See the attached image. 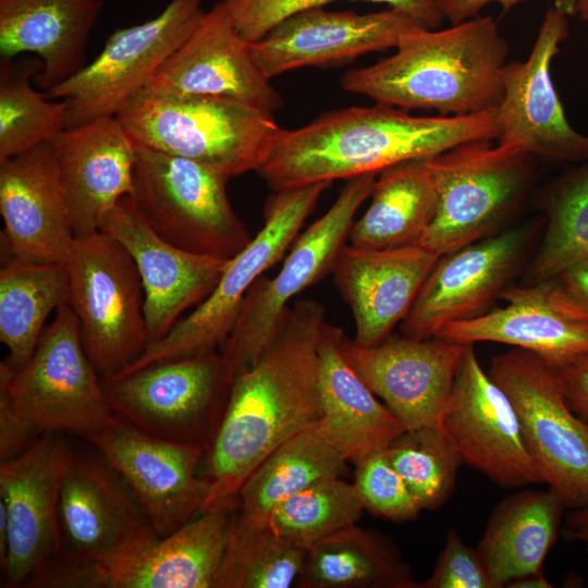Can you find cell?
<instances>
[{
    "instance_id": "obj_33",
    "label": "cell",
    "mask_w": 588,
    "mask_h": 588,
    "mask_svg": "<svg viewBox=\"0 0 588 588\" xmlns=\"http://www.w3.org/2000/svg\"><path fill=\"white\" fill-rule=\"evenodd\" d=\"M370 198L365 213L351 226V245L388 249L417 244L438 206L426 159L404 161L378 173Z\"/></svg>"
},
{
    "instance_id": "obj_9",
    "label": "cell",
    "mask_w": 588,
    "mask_h": 588,
    "mask_svg": "<svg viewBox=\"0 0 588 588\" xmlns=\"http://www.w3.org/2000/svg\"><path fill=\"white\" fill-rule=\"evenodd\" d=\"M0 391L23 420L42 432L70 431L85 438L117 418L68 303L56 310L24 366L12 370L0 363Z\"/></svg>"
},
{
    "instance_id": "obj_47",
    "label": "cell",
    "mask_w": 588,
    "mask_h": 588,
    "mask_svg": "<svg viewBox=\"0 0 588 588\" xmlns=\"http://www.w3.org/2000/svg\"><path fill=\"white\" fill-rule=\"evenodd\" d=\"M555 278L588 307V259L572 265Z\"/></svg>"
},
{
    "instance_id": "obj_27",
    "label": "cell",
    "mask_w": 588,
    "mask_h": 588,
    "mask_svg": "<svg viewBox=\"0 0 588 588\" xmlns=\"http://www.w3.org/2000/svg\"><path fill=\"white\" fill-rule=\"evenodd\" d=\"M0 213L11 258L66 261L75 235L49 143L0 160Z\"/></svg>"
},
{
    "instance_id": "obj_39",
    "label": "cell",
    "mask_w": 588,
    "mask_h": 588,
    "mask_svg": "<svg viewBox=\"0 0 588 588\" xmlns=\"http://www.w3.org/2000/svg\"><path fill=\"white\" fill-rule=\"evenodd\" d=\"M363 510L353 483L328 477L282 501L271 512L268 525L282 539L308 550L324 537L356 524Z\"/></svg>"
},
{
    "instance_id": "obj_18",
    "label": "cell",
    "mask_w": 588,
    "mask_h": 588,
    "mask_svg": "<svg viewBox=\"0 0 588 588\" xmlns=\"http://www.w3.org/2000/svg\"><path fill=\"white\" fill-rule=\"evenodd\" d=\"M568 34L567 15L551 7L527 59L504 65L497 142L538 158L581 163L588 160V135L567 121L551 77L552 60Z\"/></svg>"
},
{
    "instance_id": "obj_4",
    "label": "cell",
    "mask_w": 588,
    "mask_h": 588,
    "mask_svg": "<svg viewBox=\"0 0 588 588\" xmlns=\"http://www.w3.org/2000/svg\"><path fill=\"white\" fill-rule=\"evenodd\" d=\"M117 118L135 147L195 160L229 179L257 172L282 128L273 113L213 97L139 93Z\"/></svg>"
},
{
    "instance_id": "obj_19",
    "label": "cell",
    "mask_w": 588,
    "mask_h": 588,
    "mask_svg": "<svg viewBox=\"0 0 588 588\" xmlns=\"http://www.w3.org/2000/svg\"><path fill=\"white\" fill-rule=\"evenodd\" d=\"M60 558L65 563L111 560L158 538L120 475L97 452L72 451L59 501Z\"/></svg>"
},
{
    "instance_id": "obj_5",
    "label": "cell",
    "mask_w": 588,
    "mask_h": 588,
    "mask_svg": "<svg viewBox=\"0 0 588 588\" xmlns=\"http://www.w3.org/2000/svg\"><path fill=\"white\" fill-rule=\"evenodd\" d=\"M492 142L464 143L426 159L438 206L418 245L439 256L456 250L488 236L523 203L538 157Z\"/></svg>"
},
{
    "instance_id": "obj_36",
    "label": "cell",
    "mask_w": 588,
    "mask_h": 588,
    "mask_svg": "<svg viewBox=\"0 0 588 588\" xmlns=\"http://www.w3.org/2000/svg\"><path fill=\"white\" fill-rule=\"evenodd\" d=\"M547 224L526 284L558 277L588 259V160L555 177L542 192Z\"/></svg>"
},
{
    "instance_id": "obj_20",
    "label": "cell",
    "mask_w": 588,
    "mask_h": 588,
    "mask_svg": "<svg viewBox=\"0 0 588 588\" xmlns=\"http://www.w3.org/2000/svg\"><path fill=\"white\" fill-rule=\"evenodd\" d=\"M531 234L509 229L441 255L401 322L403 334L433 338L448 323L489 311L520 269Z\"/></svg>"
},
{
    "instance_id": "obj_37",
    "label": "cell",
    "mask_w": 588,
    "mask_h": 588,
    "mask_svg": "<svg viewBox=\"0 0 588 588\" xmlns=\"http://www.w3.org/2000/svg\"><path fill=\"white\" fill-rule=\"evenodd\" d=\"M1 59L0 160L48 143L65 127L68 103L35 89L38 58Z\"/></svg>"
},
{
    "instance_id": "obj_13",
    "label": "cell",
    "mask_w": 588,
    "mask_h": 588,
    "mask_svg": "<svg viewBox=\"0 0 588 588\" xmlns=\"http://www.w3.org/2000/svg\"><path fill=\"white\" fill-rule=\"evenodd\" d=\"M203 1L171 0L155 17L115 29L90 63L46 90L68 103L64 128L117 117L196 29Z\"/></svg>"
},
{
    "instance_id": "obj_15",
    "label": "cell",
    "mask_w": 588,
    "mask_h": 588,
    "mask_svg": "<svg viewBox=\"0 0 588 588\" xmlns=\"http://www.w3.org/2000/svg\"><path fill=\"white\" fill-rule=\"evenodd\" d=\"M85 438L124 480L158 537L204 511L210 483L196 475L204 446L151 436L119 416Z\"/></svg>"
},
{
    "instance_id": "obj_53",
    "label": "cell",
    "mask_w": 588,
    "mask_h": 588,
    "mask_svg": "<svg viewBox=\"0 0 588 588\" xmlns=\"http://www.w3.org/2000/svg\"><path fill=\"white\" fill-rule=\"evenodd\" d=\"M587 586H588V577H587Z\"/></svg>"
},
{
    "instance_id": "obj_44",
    "label": "cell",
    "mask_w": 588,
    "mask_h": 588,
    "mask_svg": "<svg viewBox=\"0 0 588 588\" xmlns=\"http://www.w3.org/2000/svg\"><path fill=\"white\" fill-rule=\"evenodd\" d=\"M45 433L23 420L0 391V463L17 457Z\"/></svg>"
},
{
    "instance_id": "obj_29",
    "label": "cell",
    "mask_w": 588,
    "mask_h": 588,
    "mask_svg": "<svg viewBox=\"0 0 588 588\" xmlns=\"http://www.w3.org/2000/svg\"><path fill=\"white\" fill-rule=\"evenodd\" d=\"M342 329L323 320L317 342L321 430L348 462L384 450L406 429L376 399L340 347Z\"/></svg>"
},
{
    "instance_id": "obj_2",
    "label": "cell",
    "mask_w": 588,
    "mask_h": 588,
    "mask_svg": "<svg viewBox=\"0 0 588 588\" xmlns=\"http://www.w3.org/2000/svg\"><path fill=\"white\" fill-rule=\"evenodd\" d=\"M495 109L426 117L376 102L327 111L298 128H281L257 173L273 192L378 174L464 143L497 140Z\"/></svg>"
},
{
    "instance_id": "obj_48",
    "label": "cell",
    "mask_w": 588,
    "mask_h": 588,
    "mask_svg": "<svg viewBox=\"0 0 588 588\" xmlns=\"http://www.w3.org/2000/svg\"><path fill=\"white\" fill-rule=\"evenodd\" d=\"M562 534L566 540L581 542L588 551V505L569 511Z\"/></svg>"
},
{
    "instance_id": "obj_1",
    "label": "cell",
    "mask_w": 588,
    "mask_h": 588,
    "mask_svg": "<svg viewBox=\"0 0 588 588\" xmlns=\"http://www.w3.org/2000/svg\"><path fill=\"white\" fill-rule=\"evenodd\" d=\"M324 309L315 299L291 304L280 330L234 377L209 445L210 492L204 510L235 502L256 467L284 441L320 419L317 342Z\"/></svg>"
},
{
    "instance_id": "obj_14",
    "label": "cell",
    "mask_w": 588,
    "mask_h": 588,
    "mask_svg": "<svg viewBox=\"0 0 588 588\" xmlns=\"http://www.w3.org/2000/svg\"><path fill=\"white\" fill-rule=\"evenodd\" d=\"M235 502L201 511L166 537L97 563L56 562L35 588H213Z\"/></svg>"
},
{
    "instance_id": "obj_42",
    "label": "cell",
    "mask_w": 588,
    "mask_h": 588,
    "mask_svg": "<svg viewBox=\"0 0 588 588\" xmlns=\"http://www.w3.org/2000/svg\"><path fill=\"white\" fill-rule=\"evenodd\" d=\"M354 464L353 485L365 510L394 522L418 516L421 507L384 450L368 454Z\"/></svg>"
},
{
    "instance_id": "obj_6",
    "label": "cell",
    "mask_w": 588,
    "mask_h": 588,
    "mask_svg": "<svg viewBox=\"0 0 588 588\" xmlns=\"http://www.w3.org/2000/svg\"><path fill=\"white\" fill-rule=\"evenodd\" d=\"M68 305L101 378L121 373L149 345L144 290L128 252L103 231L75 236L65 261Z\"/></svg>"
},
{
    "instance_id": "obj_21",
    "label": "cell",
    "mask_w": 588,
    "mask_h": 588,
    "mask_svg": "<svg viewBox=\"0 0 588 588\" xmlns=\"http://www.w3.org/2000/svg\"><path fill=\"white\" fill-rule=\"evenodd\" d=\"M140 93L222 98L270 113L283 106L281 95L257 65L250 42L240 35L223 0L205 12L196 29Z\"/></svg>"
},
{
    "instance_id": "obj_22",
    "label": "cell",
    "mask_w": 588,
    "mask_h": 588,
    "mask_svg": "<svg viewBox=\"0 0 588 588\" xmlns=\"http://www.w3.org/2000/svg\"><path fill=\"white\" fill-rule=\"evenodd\" d=\"M340 347L406 430L439 425L465 344L437 336L389 335L376 345L359 346L342 331Z\"/></svg>"
},
{
    "instance_id": "obj_3",
    "label": "cell",
    "mask_w": 588,
    "mask_h": 588,
    "mask_svg": "<svg viewBox=\"0 0 588 588\" xmlns=\"http://www.w3.org/2000/svg\"><path fill=\"white\" fill-rule=\"evenodd\" d=\"M509 51L498 22L477 15L408 33L392 56L347 71L341 83L348 93L404 110L473 114L499 106Z\"/></svg>"
},
{
    "instance_id": "obj_45",
    "label": "cell",
    "mask_w": 588,
    "mask_h": 588,
    "mask_svg": "<svg viewBox=\"0 0 588 588\" xmlns=\"http://www.w3.org/2000/svg\"><path fill=\"white\" fill-rule=\"evenodd\" d=\"M554 369L569 406L588 421V353Z\"/></svg>"
},
{
    "instance_id": "obj_52",
    "label": "cell",
    "mask_w": 588,
    "mask_h": 588,
    "mask_svg": "<svg viewBox=\"0 0 588 588\" xmlns=\"http://www.w3.org/2000/svg\"><path fill=\"white\" fill-rule=\"evenodd\" d=\"M575 14H577L581 21L588 22V0H576Z\"/></svg>"
},
{
    "instance_id": "obj_38",
    "label": "cell",
    "mask_w": 588,
    "mask_h": 588,
    "mask_svg": "<svg viewBox=\"0 0 588 588\" xmlns=\"http://www.w3.org/2000/svg\"><path fill=\"white\" fill-rule=\"evenodd\" d=\"M306 552L269 525L247 528L232 523L213 588H289L296 585Z\"/></svg>"
},
{
    "instance_id": "obj_51",
    "label": "cell",
    "mask_w": 588,
    "mask_h": 588,
    "mask_svg": "<svg viewBox=\"0 0 588 588\" xmlns=\"http://www.w3.org/2000/svg\"><path fill=\"white\" fill-rule=\"evenodd\" d=\"M575 4L576 0H554L553 7L565 13L567 16H571L575 14Z\"/></svg>"
},
{
    "instance_id": "obj_24",
    "label": "cell",
    "mask_w": 588,
    "mask_h": 588,
    "mask_svg": "<svg viewBox=\"0 0 588 588\" xmlns=\"http://www.w3.org/2000/svg\"><path fill=\"white\" fill-rule=\"evenodd\" d=\"M420 28L426 27L392 8L359 14L318 7L284 19L264 38L250 42V49L271 79L292 70L336 66L369 52L396 48L406 34Z\"/></svg>"
},
{
    "instance_id": "obj_50",
    "label": "cell",
    "mask_w": 588,
    "mask_h": 588,
    "mask_svg": "<svg viewBox=\"0 0 588 588\" xmlns=\"http://www.w3.org/2000/svg\"><path fill=\"white\" fill-rule=\"evenodd\" d=\"M8 552V516L5 505L0 500V565L5 561Z\"/></svg>"
},
{
    "instance_id": "obj_7",
    "label": "cell",
    "mask_w": 588,
    "mask_h": 588,
    "mask_svg": "<svg viewBox=\"0 0 588 588\" xmlns=\"http://www.w3.org/2000/svg\"><path fill=\"white\" fill-rule=\"evenodd\" d=\"M228 180L195 160L136 147L130 198L149 226L171 244L231 259L252 236L230 203Z\"/></svg>"
},
{
    "instance_id": "obj_30",
    "label": "cell",
    "mask_w": 588,
    "mask_h": 588,
    "mask_svg": "<svg viewBox=\"0 0 588 588\" xmlns=\"http://www.w3.org/2000/svg\"><path fill=\"white\" fill-rule=\"evenodd\" d=\"M102 7V0H0L1 59L34 54L42 63L34 81L50 89L85 65Z\"/></svg>"
},
{
    "instance_id": "obj_12",
    "label": "cell",
    "mask_w": 588,
    "mask_h": 588,
    "mask_svg": "<svg viewBox=\"0 0 588 588\" xmlns=\"http://www.w3.org/2000/svg\"><path fill=\"white\" fill-rule=\"evenodd\" d=\"M378 174L346 180L335 201L296 237L275 277H259L246 293L235 324L219 350L234 377L272 341L293 298L332 272L354 217L370 197Z\"/></svg>"
},
{
    "instance_id": "obj_17",
    "label": "cell",
    "mask_w": 588,
    "mask_h": 588,
    "mask_svg": "<svg viewBox=\"0 0 588 588\" xmlns=\"http://www.w3.org/2000/svg\"><path fill=\"white\" fill-rule=\"evenodd\" d=\"M438 427L464 464L510 489L543 483L523 440L516 412L486 372L474 344L465 351Z\"/></svg>"
},
{
    "instance_id": "obj_23",
    "label": "cell",
    "mask_w": 588,
    "mask_h": 588,
    "mask_svg": "<svg viewBox=\"0 0 588 588\" xmlns=\"http://www.w3.org/2000/svg\"><path fill=\"white\" fill-rule=\"evenodd\" d=\"M506 305L445 324L436 334L461 344L497 342L531 352L553 368L588 353V307L558 278L509 286Z\"/></svg>"
},
{
    "instance_id": "obj_10",
    "label": "cell",
    "mask_w": 588,
    "mask_h": 588,
    "mask_svg": "<svg viewBox=\"0 0 588 588\" xmlns=\"http://www.w3.org/2000/svg\"><path fill=\"white\" fill-rule=\"evenodd\" d=\"M233 380L220 351L101 378L117 416L151 436L206 450L221 421Z\"/></svg>"
},
{
    "instance_id": "obj_31",
    "label": "cell",
    "mask_w": 588,
    "mask_h": 588,
    "mask_svg": "<svg viewBox=\"0 0 588 588\" xmlns=\"http://www.w3.org/2000/svg\"><path fill=\"white\" fill-rule=\"evenodd\" d=\"M565 505L550 489L523 490L499 502L477 546L492 588L542 572L556 540Z\"/></svg>"
},
{
    "instance_id": "obj_43",
    "label": "cell",
    "mask_w": 588,
    "mask_h": 588,
    "mask_svg": "<svg viewBox=\"0 0 588 588\" xmlns=\"http://www.w3.org/2000/svg\"><path fill=\"white\" fill-rule=\"evenodd\" d=\"M419 588H492L486 565L477 551L464 543L452 528L433 572Z\"/></svg>"
},
{
    "instance_id": "obj_11",
    "label": "cell",
    "mask_w": 588,
    "mask_h": 588,
    "mask_svg": "<svg viewBox=\"0 0 588 588\" xmlns=\"http://www.w3.org/2000/svg\"><path fill=\"white\" fill-rule=\"evenodd\" d=\"M488 373L507 394L543 483L568 510L588 505V421L569 406L555 369L513 347L492 357Z\"/></svg>"
},
{
    "instance_id": "obj_34",
    "label": "cell",
    "mask_w": 588,
    "mask_h": 588,
    "mask_svg": "<svg viewBox=\"0 0 588 588\" xmlns=\"http://www.w3.org/2000/svg\"><path fill=\"white\" fill-rule=\"evenodd\" d=\"M299 588H419L396 546L382 534L348 525L306 552Z\"/></svg>"
},
{
    "instance_id": "obj_49",
    "label": "cell",
    "mask_w": 588,
    "mask_h": 588,
    "mask_svg": "<svg viewBox=\"0 0 588 588\" xmlns=\"http://www.w3.org/2000/svg\"><path fill=\"white\" fill-rule=\"evenodd\" d=\"M507 588H552L542 572L530 573L511 580Z\"/></svg>"
},
{
    "instance_id": "obj_16",
    "label": "cell",
    "mask_w": 588,
    "mask_h": 588,
    "mask_svg": "<svg viewBox=\"0 0 588 588\" xmlns=\"http://www.w3.org/2000/svg\"><path fill=\"white\" fill-rule=\"evenodd\" d=\"M72 450L56 431L0 463V500L8 516L2 587H27L60 558L59 501Z\"/></svg>"
},
{
    "instance_id": "obj_25",
    "label": "cell",
    "mask_w": 588,
    "mask_h": 588,
    "mask_svg": "<svg viewBox=\"0 0 588 588\" xmlns=\"http://www.w3.org/2000/svg\"><path fill=\"white\" fill-rule=\"evenodd\" d=\"M101 231L121 243L136 265L149 344L163 338L184 311L206 299L230 260L171 244L149 226L130 197L119 201Z\"/></svg>"
},
{
    "instance_id": "obj_41",
    "label": "cell",
    "mask_w": 588,
    "mask_h": 588,
    "mask_svg": "<svg viewBox=\"0 0 588 588\" xmlns=\"http://www.w3.org/2000/svg\"><path fill=\"white\" fill-rule=\"evenodd\" d=\"M240 35L248 42L264 38L271 28L299 11L341 0H223ZM388 4L429 29L444 20L434 0H345Z\"/></svg>"
},
{
    "instance_id": "obj_46",
    "label": "cell",
    "mask_w": 588,
    "mask_h": 588,
    "mask_svg": "<svg viewBox=\"0 0 588 588\" xmlns=\"http://www.w3.org/2000/svg\"><path fill=\"white\" fill-rule=\"evenodd\" d=\"M444 20L457 24L474 16L488 4L498 3L503 13L528 0H434Z\"/></svg>"
},
{
    "instance_id": "obj_28",
    "label": "cell",
    "mask_w": 588,
    "mask_h": 588,
    "mask_svg": "<svg viewBox=\"0 0 588 588\" xmlns=\"http://www.w3.org/2000/svg\"><path fill=\"white\" fill-rule=\"evenodd\" d=\"M440 256L418 245L370 249L344 245L333 282L355 323L353 342L372 346L405 318Z\"/></svg>"
},
{
    "instance_id": "obj_35",
    "label": "cell",
    "mask_w": 588,
    "mask_h": 588,
    "mask_svg": "<svg viewBox=\"0 0 588 588\" xmlns=\"http://www.w3.org/2000/svg\"><path fill=\"white\" fill-rule=\"evenodd\" d=\"M69 299L65 262H26L14 258L0 270V341L4 363L17 370L33 355L51 311Z\"/></svg>"
},
{
    "instance_id": "obj_26",
    "label": "cell",
    "mask_w": 588,
    "mask_h": 588,
    "mask_svg": "<svg viewBox=\"0 0 588 588\" xmlns=\"http://www.w3.org/2000/svg\"><path fill=\"white\" fill-rule=\"evenodd\" d=\"M75 236L102 230L134 191L136 147L117 117L66 127L49 142Z\"/></svg>"
},
{
    "instance_id": "obj_40",
    "label": "cell",
    "mask_w": 588,
    "mask_h": 588,
    "mask_svg": "<svg viewBox=\"0 0 588 588\" xmlns=\"http://www.w3.org/2000/svg\"><path fill=\"white\" fill-rule=\"evenodd\" d=\"M384 452L421 510H434L451 497L464 464L438 426L407 429Z\"/></svg>"
},
{
    "instance_id": "obj_32",
    "label": "cell",
    "mask_w": 588,
    "mask_h": 588,
    "mask_svg": "<svg viewBox=\"0 0 588 588\" xmlns=\"http://www.w3.org/2000/svg\"><path fill=\"white\" fill-rule=\"evenodd\" d=\"M346 460L319 424L294 434L273 450L248 476L236 499L233 523L240 527L268 526L271 512L313 482L342 477Z\"/></svg>"
},
{
    "instance_id": "obj_8",
    "label": "cell",
    "mask_w": 588,
    "mask_h": 588,
    "mask_svg": "<svg viewBox=\"0 0 588 588\" xmlns=\"http://www.w3.org/2000/svg\"><path fill=\"white\" fill-rule=\"evenodd\" d=\"M331 184L319 182L273 192L265 206L264 225L229 260L212 292L118 376L162 360L219 351L235 324L249 287L290 249Z\"/></svg>"
}]
</instances>
